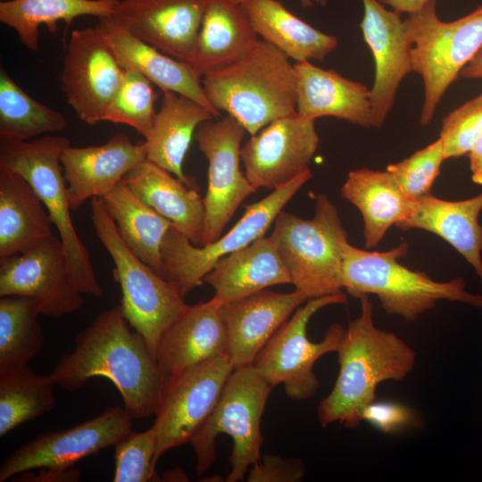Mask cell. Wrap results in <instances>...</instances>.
<instances>
[{
    "instance_id": "1",
    "label": "cell",
    "mask_w": 482,
    "mask_h": 482,
    "mask_svg": "<svg viewBox=\"0 0 482 482\" xmlns=\"http://www.w3.org/2000/svg\"><path fill=\"white\" fill-rule=\"evenodd\" d=\"M50 375L68 391L95 377L109 379L133 419L154 414L166 378L143 337L130 331L120 305L96 315Z\"/></svg>"
},
{
    "instance_id": "2",
    "label": "cell",
    "mask_w": 482,
    "mask_h": 482,
    "mask_svg": "<svg viewBox=\"0 0 482 482\" xmlns=\"http://www.w3.org/2000/svg\"><path fill=\"white\" fill-rule=\"evenodd\" d=\"M359 299L361 313L348 323L337 351L339 372L336 383L318 405L323 428L334 422L357 428L363 410L375 401L378 385L403 380L416 362V353L407 343L375 326L369 295Z\"/></svg>"
},
{
    "instance_id": "3",
    "label": "cell",
    "mask_w": 482,
    "mask_h": 482,
    "mask_svg": "<svg viewBox=\"0 0 482 482\" xmlns=\"http://www.w3.org/2000/svg\"><path fill=\"white\" fill-rule=\"evenodd\" d=\"M202 85L212 107L235 118L251 136L296 112L294 64L263 39L238 61L205 74Z\"/></svg>"
},
{
    "instance_id": "4",
    "label": "cell",
    "mask_w": 482,
    "mask_h": 482,
    "mask_svg": "<svg viewBox=\"0 0 482 482\" xmlns=\"http://www.w3.org/2000/svg\"><path fill=\"white\" fill-rule=\"evenodd\" d=\"M408 244L384 252L368 251L345 243L343 249V288L356 298L375 295L386 312L408 322L434 308L437 302H460L482 309V295L465 289L461 278L440 282L425 272L399 262Z\"/></svg>"
},
{
    "instance_id": "5",
    "label": "cell",
    "mask_w": 482,
    "mask_h": 482,
    "mask_svg": "<svg viewBox=\"0 0 482 482\" xmlns=\"http://www.w3.org/2000/svg\"><path fill=\"white\" fill-rule=\"evenodd\" d=\"M70 139L43 135L33 140L0 138V167L20 174L37 192L62 243L71 283L82 294L104 295L90 254L77 234L71 216L61 155Z\"/></svg>"
},
{
    "instance_id": "6",
    "label": "cell",
    "mask_w": 482,
    "mask_h": 482,
    "mask_svg": "<svg viewBox=\"0 0 482 482\" xmlns=\"http://www.w3.org/2000/svg\"><path fill=\"white\" fill-rule=\"evenodd\" d=\"M270 237L296 290L309 299L342 292L347 233L326 195H316L312 219L282 210Z\"/></svg>"
},
{
    "instance_id": "7",
    "label": "cell",
    "mask_w": 482,
    "mask_h": 482,
    "mask_svg": "<svg viewBox=\"0 0 482 482\" xmlns=\"http://www.w3.org/2000/svg\"><path fill=\"white\" fill-rule=\"evenodd\" d=\"M271 389L253 365L233 370L215 407L189 441L195 454L198 476L212 465L216 438L226 434L233 441L226 481L245 478L251 466L262 457L261 420Z\"/></svg>"
},
{
    "instance_id": "8",
    "label": "cell",
    "mask_w": 482,
    "mask_h": 482,
    "mask_svg": "<svg viewBox=\"0 0 482 482\" xmlns=\"http://www.w3.org/2000/svg\"><path fill=\"white\" fill-rule=\"evenodd\" d=\"M96 235L112 258L121 289L120 308L129 325L143 337L156 358L159 342L188 304L174 286L140 260L121 239L102 198L91 199Z\"/></svg>"
},
{
    "instance_id": "9",
    "label": "cell",
    "mask_w": 482,
    "mask_h": 482,
    "mask_svg": "<svg viewBox=\"0 0 482 482\" xmlns=\"http://www.w3.org/2000/svg\"><path fill=\"white\" fill-rule=\"evenodd\" d=\"M436 0L428 1L403 20L411 44L412 71L424 83L420 124L428 125L444 94L482 48V4L452 21H441Z\"/></svg>"
},
{
    "instance_id": "10",
    "label": "cell",
    "mask_w": 482,
    "mask_h": 482,
    "mask_svg": "<svg viewBox=\"0 0 482 482\" xmlns=\"http://www.w3.org/2000/svg\"><path fill=\"white\" fill-rule=\"evenodd\" d=\"M312 176L309 170L262 200L246 205L237 222L209 245H194L171 226L162 244V277L185 297L203 284L204 276L220 259L264 237L284 206Z\"/></svg>"
},
{
    "instance_id": "11",
    "label": "cell",
    "mask_w": 482,
    "mask_h": 482,
    "mask_svg": "<svg viewBox=\"0 0 482 482\" xmlns=\"http://www.w3.org/2000/svg\"><path fill=\"white\" fill-rule=\"evenodd\" d=\"M346 300L343 292L310 298L275 332L253 364L272 388L282 384L287 396L296 401L317 393L320 381L313 366L323 355L337 353L345 328L333 323L321 341L312 342L307 336V325L320 309Z\"/></svg>"
},
{
    "instance_id": "12",
    "label": "cell",
    "mask_w": 482,
    "mask_h": 482,
    "mask_svg": "<svg viewBox=\"0 0 482 482\" xmlns=\"http://www.w3.org/2000/svg\"><path fill=\"white\" fill-rule=\"evenodd\" d=\"M233 370L224 353L166 377L154 412L155 464L165 452L189 443L215 407Z\"/></svg>"
},
{
    "instance_id": "13",
    "label": "cell",
    "mask_w": 482,
    "mask_h": 482,
    "mask_svg": "<svg viewBox=\"0 0 482 482\" xmlns=\"http://www.w3.org/2000/svg\"><path fill=\"white\" fill-rule=\"evenodd\" d=\"M215 120L202 122L194 136L208 162L201 246L217 240L242 202L256 192L239 165L245 129L229 114Z\"/></svg>"
},
{
    "instance_id": "14",
    "label": "cell",
    "mask_w": 482,
    "mask_h": 482,
    "mask_svg": "<svg viewBox=\"0 0 482 482\" xmlns=\"http://www.w3.org/2000/svg\"><path fill=\"white\" fill-rule=\"evenodd\" d=\"M132 420L125 408L109 407L73 427L39 435L3 460L0 482L39 468H72L79 461L115 445L132 431Z\"/></svg>"
},
{
    "instance_id": "15",
    "label": "cell",
    "mask_w": 482,
    "mask_h": 482,
    "mask_svg": "<svg viewBox=\"0 0 482 482\" xmlns=\"http://www.w3.org/2000/svg\"><path fill=\"white\" fill-rule=\"evenodd\" d=\"M123 68L96 27L74 29L66 46L61 89L79 119L104 121L123 78Z\"/></svg>"
},
{
    "instance_id": "16",
    "label": "cell",
    "mask_w": 482,
    "mask_h": 482,
    "mask_svg": "<svg viewBox=\"0 0 482 482\" xmlns=\"http://www.w3.org/2000/svg\"><path fill=\"white\" fill-rule=\"evenodd\" d=\"M82 295L70 279L64 248L54 234L0 261V296L32 298L43 315L61 318L79 311Z\"/></svg>"
},
{
    "instance_id": "17",
    "label": "cell",
    "mask_w": 482,
    "mask_h": 482,
    "mask_svg": "<svg viewBox=\"0 0 482 482\" xmlns=\"http://www.w3.org/2000/svg\"><path fill=\"white\" fill-rule=\"evenodd\" d=\"M319 143L314 120L296 112L277 119L241 147L245 174L256 190L283 187L310 170Z\"/></svg>"
},
{
    "instance_id": "18",
    "label": "cell",
    "mask_w": 482,
    "mask_h": 482,
    "mask_svg": "<svg viewBox=\"0 0 482 482\" xmlns=\"http://www.w3.org/2000/svg\"><path fill=\"white\" fill-rule=\"evenodd\" d=\"M208 0H119L113 19L130 34L186 63Z\"/></svg>"
},
{
    "instance_id": "19",
    "label": "cell",
    "mask_w": 482,
    "mask_h": 482,
    "mask_svg": "<svg viewBox=\"0 0 482 482\" xmlns=\"http://www.w3.org/2000/svg\"><path fill=\"white\" fill-rule=\"evenodd\" d=\"M362 36L375 63V79L370 88L374 128L383 125L391 111L403 79L412 71L411 44L400 13L387 10L378 0H362Z\"/></svg>"
},
{
    "instance_id": "20",
    "label": "cell",
    "mask_w": 482,
    "mask_h": 482,
    "mask_svg": "<svg viewBox=\"0 0 482 482\" xmlns=\"http://www.w3.org/2000/svg\"><path fill=\"white\" fill-rule=\"evenodd\" d=\"M145 159V141L133 143L124 133L114 134L100 145L65 147L61 164L71 211L89 198L104 197Z\"/></svg>"
},
{
    "instance_id": "21",
    "label": "cell",
    "mask_w": 482,
    "mask_h": 482,
    "mask_svg": "<svg viewBox=\"0 0 482 482\" xmlns=\"http://www.w3.org/2000/svg\"><path fill=\"white\" fill-rule=\"evenodd\" d=\"M308 299L296 289L290 293L264 289L222 303L227 353L234 369L253 365L275 332Z\"/></svg>"
},
{
    "instance_id": "22",
    "label": "cell",
    "mask_w": 482,
    "mask_h": 482,
    "mask_svg": "<svg viewBox=\"0 0 482 482\" xmlns=\"http://www.w3.org/2000/svg\"><path fill=\"white\" fill-rule=\"evenodd\" d=\"M222 303L212 297L188 305L162 335L156 360L165 377L227 353Z\"/></svg>"
},
{
    "instance_id": "23",
    "label": "cell",
    "mask_w": 482,
    "mask_h": 482,
    "mask_svg": "<svg viewBox=\"0 0 482 482\" xmlns=\"http://www.w3.org/2000/svg\"><path fill=\"white\" fill-rule=\"evenodd\" d=\"M296 75V112L316 120L331 116L364 128L374 127L370 89L335 70L312 62L294 63Z\"/></svg>"
},
{
    "instance_id": "24",
    "label": "cell",
    "mask_w": 482,
    "mask_h": 482,
    "mask_svg": "<svg viewBox=\"0 0 482 482\" xmlns=\"http://www.w3.org/2000/svg\"><path fill=\"white\" fill-rule=\"evenodd\" d=\"M123 69L137 71L162 91L188 96L221 117L209 103L202 79L184 62L169 56L122 28L112 16L98 18L95 26Z\"/></svg>"
},
{
    "instance_id": "25",
    "label": "cell",
    "mask_w": 482,
    "mask_h": 482,
    "mask_svg": "<svg viewBox=\"0 0 482 482\" xmlns=\"http://www.w3.org/2000/svg\"><path fill=\"white\" fill-rule=\"evenodd\" d=\"M122 181L144 203L170 220L194 245H202L205 211L204 198L196 186L185 184L147 159L128 172Z\"/></svg>"
},
{
    "instance_id": "26",
    "label": "cell",
    "mask_w": 482,
    "mask_h": 482,
    "mask_svg": "<svg viewBox=\"0 0 482 482\" xmlns=\"http://www.w3.org/2000/svg\"><path fill=\"white\" fill-rule=\"evenodd\" d=\"M482 192L476 196L449 201L430 194L414 200L409 217L395 227L433 233L450 244L472 266L482 282Z\"/></svg>"
},
{
    "instance_id": "27",
    "label": "cell",
    "mask_w": 482,
    "mask_h": 482,
    "mask_svg": "<svg viewBox=\"0 0 482 482\" xmlns=\"http://www.w3.org/2000/svg\"><path fill=\"white\" fill-rule=\"evenodd\" d=\"M259 39L241 4L229 0H208L187 64L202 79L238 61Z\"/></svg>"
},
{
    "instance_id": "28",
    "label": "cell",
    "mask_w": 482,
    "mask_h": 482,
    "mask_svg": "<svg viewBox=\"0 0 482 482\" xmlns=\"http://www.w3.org/2000/svg\"><path fill=\"white\" fill-rule=\"evenodd\" d=\"M203 283L224 303L292 281L271 238L262 237L220 259Z\"/></svg>"
},
{
    "instance_id": "29",
    "label": "cell",
    "mask_w": 482,
    "mask_h": 482,
    "mask_svg": "<svg viewBox=\"0 0 482 482\" xmlns=\"http://www.w3.org/2000/svg\"><path fill=\"white\" fill-rule=\"evenodd\" d=\"M163 98L153 128L145 137L146 159L172 173L188 186L195 183L183 170L187 152L198 126L217 119L197 101L171 91Z\"/></svg>"
},
{
    "instance_id": "30",
    "label": "cell",
    "mask_w": 482,
    "mask_h": 482,
    "mask_svg": "<svg viewBox=\"0 0 482 482\" xmlns=\"http://www.w3.org/2000/svg\"><path fill=\"white\" fill-rule=\"evenodd\" d=\"M340 194L362 216L367 248L376 247L393 225L406 220L415 200L403 192L386 170L368 168L350 170Z\"/></svg>"
},
{
    "instance_id": "31",
    "label": "cell",
    "mask_w": 482,
    "mask_h": 482,
    "mask_svg": "<svg viewBox=\"0 0 482 482\" xmlns=\"http://www.w3.org/2000/svg\"><path fill=\"white\" fill-rule=\"evenodd\" d=\"M42 200L20 174L0 167V261L53 234Z\"/></svg>"
},
{
    "instance_id": "32",
    "label": "cell",
    "mask_w": 482,
    "mask_h": 482,
    "mask_svg": "<svg viewBox=\"0 0 482 482\" xmlns=\"http://www.w3.org/2000/svg\"><path fill=\"white\" fill-rule=\"evenodd\" d=\"M255 32L295 62H323L338 45L292 13L278 0H249L241 4Z\"/></svg>"
},
{
    "instance_id": "33",
    "label": "cell",
    "mask_w": 482,
    "mask_h": 482,
    "mask_svg": "<svg viewBox=\"0 0 482 482\" xmlns=\"http://www.w3.org/2000/svg\"><path fill=\"white\" fill-rule=\"evenodd\" d=\"M102 200L123 242L162 277V244L173 224L138 198L122 180Z\"/></svg>"
},
{
    "instance_id": "34",
    "label": "cell",
    "mask_w": 482,
    "mask_h": 482,
    "mask_svg": "<svg viewBox=\"0 0 482 482\" xmlns=\"http://www.w3.org/2000/svg\"><path fill=\"white\" fill-rule=\"evenodd\" d=\"M119 0H9L0 2V21L12 29L22 45L39 48V27L54 33L57 22L67 26L83 15L112 16Z\"/></svg>"
},
{
    "instance_id": "35",
    "label": "cell",
    "mask_w": 482,
    "mask_h": 482,
    "mask_svg": "<svg viewBox=\"0 0 482 482\" xmlns=\"http://www.w3.org/2000/svg\"><path fill=\"white\" fill-rule=\"evenodd\" d=\"M36 300L0 296V374L28 365L41 350L44 334Z\"/></svg>"
},
{
    "instance_id": "36",
    "label": "cell",
    "mask_w": 482,
    "mask_h": 482,
    "mask_svg": "<svg viewBox=\"0 0 482 482\" xmlns=\"http://www.w3.org/2000/svg\"><path fill=\"white\" fill-rule=\"evenodd\" d=\"M54 385L28 365L0 374V436L54 409Z\"/></svg>"
},
{
    "instance_id": "37",
    "label": "cell",
    "mask_w": 482,
    "mask_h": 482,
    "mask_svg": "<svg viewBox=\"0 0 482 482\" xmlns=\"http://www.w3.org/2000/svg\"><path fill=\"white\" fill-rule=\"evenodd\" d=\"M67 126L62 113L32 98L0 70V138L30 140Z\"/></svg>"
},
{
    "instance_id": "38",
    "label": "cell",
    "mask_w": 482,
    "mask_h": 482,
    "mask_svg": "<svg viewBox=\"0 0 482 482\" xmlns=\"http://www.w3.org/2000/svg\"><path fill=\"white\" fill-rule=\"evenodd\" d=\"M121 84L111 102L104 121L133 128L145 138L149 135L156 112L157 93L152 82L137 71L123 69Z\"/></svg>"
},
{
    "instance_id": "39",
    "label": "cell",
    "mask_w": 482,
    "mask_h": 482,
    "mask_svg": "<svg viewBox=\"0 0 482 482\" xmlns=\"http://www.w3.org/2000/svg\"><path fill=\"white\" fill-rule=\"evenodd\" d=\"M157 431L153 425L142 432H129L115 444L113 482L157 481L154 456Z\"/></svg>"
},
{
    "instance_id": "40",
    "label": "cell",
    "mask_w": 482,
    "mask_h": 482,
    "mask_svg": "<svg viewBox=\"0 0 482 482\" xmlns=\"http://www.w3.org/2000/svg\"><path fill=\"white\" fill-rule=\"evenodd\" d=\"M445 161L440 138L409 157L391 163L386 170L403 192L411 199L430 194V189Z\"/></svg>"
},
{
    "instance_id": "41",
    "label": "cell",
    "mask_w": 482,
    "mask_h": 482,
    "mask_svg": "<svg viewBox=\"0 0 482 482\" xmlns=\"http://www.w3.org/2000/svg\"><path fill=\"white\" fill-rule=\"evenodd\" d=\"M482 133V93L460 105L442 121L439 138L445 159L466 154Z\"/></svg>"
},
{
    "instance_id": "42",
    "label": "cell",
    "mask_w": 482,
    "mask_h": 482,
    "mask_svg": "<svg viewBox=\"0 0 482 482\" xmlns=\"http://www.w3.org/2000/svg\"><path fill=\"white\" fill-rule=\"evenodd\" d=\"M305 473L304 464L300 459H283L278 455L266 454L251 466L248 482H296Z\"/></svg>"
},
{
    "instance_id": "43",
    "label": "cell",
    "mask_w": 482,
    "mask_h": 482,
    "mask_svg": "<svg viewBox=\"0 0 482 482\" xmlns=\"http://www.w3.org/2000/svg\"><path fill=\"white\" fill-rule=\"evenodd\" d=\"M362 418L384 433L399 431L418 421L409 407L395 402L374 401L363 410Z\"/></svg>"
},
{
    "instance_id": "44",
    "label": "cell",
    "mask_w": 482,
    "mask_h": 482,
    "mask_svg": "<svg viewBox=\"0 0 482 482\" xmlns=\"http://www.w3.org/2000/svg\"><path fill=\"white\" fill-rule=\"evenodd\" d=\"M16 481H39V482H71L80 479V473L78 470L69 469H50L39 468L37 473L31 470L19 474Z\"/></svg>"
},
{
    "instance_id": "45",
    "label": "cell",
    "mask_w": 482,
    "mask_h": 482,
    "mask_svg": "<svg viewBox=\"0 0 482 482\" xmlns=\"http://www.w3.org/2000/svg\"><path fill=\"white\" fill-rule=\"evenodd\" d=\"M468 155L471 179L475 184L482 185V133L471 146Z\"/></svg>"
},
{
    "instance_id": "46",
    "label": "cell",
    "mask_w": 482,
    "mask_h": 482,
    "mask_svg": "<svg viewBox=\"0 0 482 482\" xmlns=\"http://www.w3.org/2000/svg\"><path fill=\"white\" fill-rule=\"evenodd\" d=\"M400 14L407 15L420 10L429 0H378Z\"/></svg>"
},
{
    "instance_id": "47",
    "label": "cell",
    "mask_w": 482,
    "mask_h": 482,
    "mask_svg": "<svg viewBox=\"0 0 482 482\" xmlns=\"http://www.w3.org/2000/svg\"><path fill=\"white\" fill-rule=\"evenodd\" d=\"M460 76L466 79H482V48L472 60L461 70Z\"/></svg>"
},
{
    "instance_id": "48",
    "label": "cell",
    "mask_w": 482,
    "mask_h": 482,
    "mask_svg": "<svg viewBox=\"0 0 482 482\" xmlns=\"http://www.w3.org/2000/svg\"><path fill=\"white\" fill-rule=\"evenodd\" d=\"M316 4L321 5V6H325L328 3V0H314ZM300 3H301V5L303 7V8H310L313 5V1L312 0H300Z\"/></svg>"
},
{
    "instance_id": "49",
    "label": "cell",
    "mask_w": 482,
    "mask_h": 482,
    "mask_svg": "<svg viewBox=\"0 0 482 482\" xmlns=\"http://www.w3.org/2000/svg\"><path fill=\"white\" fill-rule=\"evenodd\" d=\"M230 2L237 4H243L244 3L249 1V0H229Z\"/></svg>"
}]
</instances>
